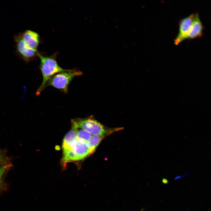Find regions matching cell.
<instances>
[{
    "instance_id": "obj_1",
    "label": "cell",
    "mask_w": 211,
    "mask_h": 211,
    "mask_svg": "<svg viewBox=\"0 0 211 211\" xmlns=\"http://www.w3.org/2000/svg\"><path fill=\"white\" fill-rule=\"evenodd\" d=\"M38 56L40 61V68L42 76V81L36 91V94L37 96L40 95L45 89L46 84L51 77L58 73L70 70L63 69L59 65L55 55L46 57L38 52Z\"/></svg>"
},
{
    "instance_id": "obj_2",
    "label": "cell",
    "mask_w": 211,
    "mask_h": 211,
    "mask_svg": "<svg viewBox=\"0 0 211 211\" xmlns=\"http://www.w3.org/2000/svg\"><path fill=\"white\" fill-rule=\"evenodd\" d=\"M74 124L88 132L93 135L105 137L122 128H108L95 119L92 116L83 118H78L71 120Z\"/></svg>"
},
{
    "instance_id": "obj_3",
    "label": "cell",
    "mask_w": 211,
    "mask_h": 211,
    "mask_svg": "<svg viewBox=\"0 0 211 211\" xmlns=\"http://www.w3.org/2000/svg\"><path fill=\"white\" fill-rule=\"evenodd\" d=\"M82 72L77 69L58 73L51 77L47 82L45 89L51 86L63 92L67 93L68 86L73 79L77 76L82 75Z\"/></svg>"
},
{
    "instance_id": "obj_4",
    "label": "cell",
    "mask_w": 211,
    "mask_h": 211,
    "mask_svg": "<svg viewBox=\"0 0 211 211\" xmlns=\"http://www.w3.org/2000/svg\"><path fill=\"white\" fill-rule=\"evenodd\" d=\"M16 52L19 55L24 61L28 62L38 56L37 50L29 47L23 40L21 33L14 37Z\"/></svg>"
},
{
    "instance_id": "obj_5",
    "label": "cell",
    "mask_w": 211,
    "mask_h": 211,
    "mask_svg": "<svg viewBox=\"0 0 211 211\" xmlns=\"http://www.w3.org/2000/svg\"><path fill=\"white\" fill-rule=\"evenodd\" d=\"M194 14L181 19L179 21L178 33L174 40V44L177 45L186 39V38L193 23Z\"/></svg>"
},
{
    "instance_id": "obj_6",
    "label": "cell",
    "mask_w": 211,
    "mask_h": 211,
    "mask_svg": "<svg viewBox=\"0 0 211 211\" xmlns=\"http://www.w3.org/2000/svg\"><path fill=\"white\" fill-rule=\"evenodd\" d=\"M204 27L199 14H194L192 24L187 37L186 39H193L201 37L203 34Z\"/></svg>"
},
{
    "instance_id": "obj_7",
    "label": "cell",
    "mask_w": 211,
    "mask_h": 211,
    "mask_svg": "<svg viewBox=\"0 0 211 211\" xmlns=\"http://www.w3.org/2000/svg\"><path fill=\"white\" fill-rule=\"evenodd\" d=\"M70 149L76 154L78 160L84 159L92 153L86 143L82 142L78 139Z\"/></svg>"
},
{
    "instance_id": "obj_8",
    "label": "cell",
    "mask_w": 211,
    "mask_h": 211,
    "mask_svg": "<svg viewBox=\"0 0 211 211\" xmlns=\"http://www.w3.org/2000/svg\"><path fill=\"white\" fill-rule=\"evenodd\" d=\"M21 37L25 43L30 48L37 50L39 43V36L36 33L28 30L21 33Z\"/></svg>"
},
{
    "instance_id": "obj_9",
    "label": "cell",
    "mask_w": 211,
    "mask_h": 211,
    "mask_svg": "<svg viewBox=\"0 0 211 211\" xmlns=\"http://www.w3.org/2000/svg\"><path fill=\"white\" fill-rule=\"evenodd\" d=\"M78 139L76 131L72 129L66 135L63 139L62 149H70Z\"/></svg>"
},
{
    "instance_id": "obj_10",
    "label": "cell",
    "mask_w": 211,
    "mask_h": 211,
    "mask_svg": "<svg viewBox=\"0 0 211 211\" xmlns=\"http://www.w3.org/2000/svg\"><path fill=\"white\" fill-rule=\"evenodd\" d=\"M72 129L76 132L78 139L80 141L86 143L90 139L92 135L79 126L72 124Z\"/></svg>"
},
{
    "instance_id": "obj_11",
    "label": "cell",
    "mask_w": 211,
    "mask_h": 211,
    "mask_svg": "<svg viewBox=\"0 0 211 211\" xmlns=\"http://www.w3.org/2000/svg\"><path fill=\"white\" fill-rule=\"evenodd\" d=\"M105 137L92 135L86 144L92 152L93 153Z\"/></svg>"
},
{
    "instance_id": "obj_12",
    "label": "cell",
    "mask_w": 211,
    "mask_h": 211,
    "mask_svg": "<svg viewBox=\"0 0 211 211\" xmlns=\"http://www.w3.org/2000/svg\"><path fill=\"white\" fill-rule=\"evenodd\" d=\"M63 150V156L62 161L65 164L71 161L78 160L77 156L72 150L64 149Z\"/></svg>"
},
{
    "instance_id": "obj_13",
    "label": "cell",
    "mask_w": 211,
    "mask_h": 211,
    "mask_svg": "<svg viewBox=\"0 0 211 211\" xmlns=\"http://www.w3.org/2000/svg\"><path fill=\"white\" fill-rule=\"evenodd\" d=\"M11 166L10 164H5L0 167V192L2 190L4 185L2 180V176L6 170Z\"/></svg>"
},
{
    "instance_id": "obj_14",
    "label": "cell",
    "mask_w": 211,
    "mask_h": 211,
    "mask_svg": "<svg viewBox=\"0 0 211 211\" xmlns=\"http://www.w3.org/2000/svg\"><path fill=\"white\" fill-rule=\"evenodd\" d=\"M5 160L2 153L0 151V167L4 164Z\"/></svg>"
},
{
    "instance_id": "obj_15",
    "label": "cell",
    "mask_w": 211,
    "mask_h": 211,
    "mask_svg": "<svg viewBox=\"0 0 211 211\" xmlns=\"http://www.w3.org/2000/svg\"><path fill=\"white\" fill-rule=\"evenodd\" d=\"M141 211H143V210H142Z\"/></svg>"
}]
</instances>
